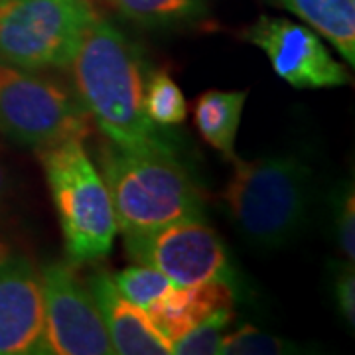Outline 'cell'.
Returning <instances> with one entry per match:
<instances>
[{
	"mask_svg": "<svg viewBox=\"0 0 355 355\" xmlns=\"http://www.w3.org/2000/svg\"><path fill=\"white\" fill-rule=\"evenodd\" d=\"M77 101L107 140L132 153H174L144 111L146 64L139 46L93 18L71 60Z\"/></svg>",
	"mask_w": 355,
	"mask_h": 355,
	"instance_id": "1",
	"label": "cell"
},
{
	"mask_svg": "<svg viewBox=\"0 0 355 355\" xmlns=\"http://www.w3.org/2000/svg\"><path fill=\"white\" fill-rule=\"evenodd\" d=\"M223 202L245 241L263 251L300 237L314 205V174L288 154L243 160L235 156Z\"/></svg>",
	"mask_w": 355,
	"mask_h": 355,
	"instance_id": "2",
	"label": "cell"
},
{
	"mask_svg": "<svg viewBox=\"0 0 355 355\" xmlns=\"http://www.w3.org/2000/svg\"><path fill=\"white\" fill-rule=\"evenodd\" d=\"M99 166L125 237L203 217L200 190L174 153H132L107 142Z\"/></svg>",
	"mask_w": 355,
	"mask_h": 355,
	"instance_id": "3",
	"label": "cell"
},
{
	"mask_svg": "<svg viewBox=\"0 0 355 355\" xmlns=\"http://www.w3.org/2000/svg\"><path fill=\"white\" fill-rule=\"evenodd\" d=\"M38 153L60 217L67 257L73 263L107 257L119 225L111 193L85 153L83 140H67Z\"/></svg>",
	"mask_w": 355,
	"mask_h": 355,
	"instance_id": "4",
	"label": "cell"
},
{
	"mask_svg": "<svg viewBox=\"0 0 355 355\" xmlns=\"http://www.w3.org/2000/svg\"><path fill=\"white\" fill-rule=\"evenodd\" d=\"M93 18L87 0H0V64L67 67Z\"/></svg>",
	"mask_w": 355,
	"mask_h": 355,
	"instance_id": "5",
	"label": "cell"
},
{
	"mask_svg": "<svg viewBox=\"0 0 355 355\" xmlns=\"http://www.w3.org/2000/svg\"><path fill=\"white\" fill-rule=\"evenodd\" d=\"M87 114L64 87L30 69L0 64V135L44 150L83 140Z\"/></svg>",
	"mask_w": 355,
	"mask_h": 355,
	"instance_id": "6",
	"label": "cell"
},
{
	"mask_svg": "<svg viewBox=\"0 0 355 355\" xmlns=\"http://www.w3.org/2000/svg\"><path fill=\"white\" fill-rule=\"evenodd\" d=\"M125 247L135 261L158 268L174 284L231 279L227 249L203 217L125 237Z\"/></svg>",
	"mask_w": 355,
	"mask_h": 355,
	"instance_id": "7",
	"label": "cell"
},
{
	"mask_svg": "<svg viewBox=\"0 0 355 355\" xmlns=\"http://www.w3.org/2000/svg\"><path fill=\"white\" fill-rule=\"evenodd\" d=\"M44 300V354H114L101 312L87 286L64 263L46 265L40 272Z\"/></svg>",
	"mask_w": 355,
	"mask_h": 355,
	"instance_id": "8",
	"label": "cell"
},
{
	"mask_svg": "<svg viewBox=\"0 0 355 355\" xmlns=\"http://www.w3.org/2000/svg\"><path fill=\"white\" fill-rule=\"evenodd\" d=\"M243 38L265 51L272 71L296 89L340 87L349 73L338 64L316 30L288 18L261 16Z\"/></svg>",
	"mask_w": 355,
	"mask_h": 355,
	"instance_id": "9",
	"label": "cell"
},
{
	"mask_svg": "<svg viewBox=\"0 0 355 355\" xmlns=\"http://www.w3.org/2000/svg\"><path fill=\"white\" fill-rule=\"evenodd\" d=\"M44 354L40 272L24 257L0 259V355Z\"/></svg>",
	"mask_w": 355,
	"mask_h": 355,
	"instance_id": "10",
	"label": "cell"
},
{
	"mask_svg": "<svg viewBox=\"0 0 355 355\" xmlns=\"http://www.w3.org/2000/svg\"><path fill=\"white\" fill-rule=\"evenodd\" d=\"M89 292L101 312L114 354L121 355H168L170 343L154 328L146 310L128 302L116 291L113 277L99 272L89 279Z\"/></svg>",
	"mask_w": 355,
	"mask_h": 355,
	"instance_id": "11",
	"label": "cell"
},
{
	"mask_svg": "<svg viewBox=\"0 0 355 355\" xmlns=\"http://www.w3.org/2000/svg\"><path fill=\"white\" fill-rule=\"evenodd\" d=\"M233 288L227 280L200 284H174L146 314L170 347L219 308L233 306Z\"/></svg>",
	"mask_w": 355,
	"mask_h": 355,
	"instance_id": "12",
	"label": "cell"
},
{
	"mask_svg": "<svg viewBox=\"0 0 355 355\" xmlns=\"http://www.w3.org/2000/svg\"><path fill=\"white\" fill-rule=\"evenodd\" d=\"M247 91H221L211 89L198 97L193 105V121L202 139L221 156L233 160L235 139L241 125Z\"/></svg>",
	"mask_w": 355,
	"mask_h": 355,
	"instance_id": "13",
	"label": "cell"
},
{
	"mask_svg": "<svg viewBox=\"0 0 355 355\" xmlns=\"http://www.w3.org/2000/svg\"><path fill=\"white\" fill-rule=\"evenodd\" d=\"M304 20L330 42L349 65L355 64V0H272Z\"/></svg>",
	"mask_w": 355,
	"mask_h": 355,
	"instance_id": "14",
	"label": "cell"
},
{
	"mask_svg": "<svg viewBox=\"0 0 355 355\" xmlns=\"http://www.w3.org/2000/svg\"><path fill=\"white\" fill-rule=\"evenodd\" d=\"M114 12L148 28L191 24L207 12V0H105Z\"/></svg>",
	"mask_w": 355,
	"mask_h": 355,
	"instance_id": "15",
	"label": "cell"
},
{
	"mask_svg": "<svg viewBox=\"0 0 355 355\" xmlns=\"http://www.w3.org/2000/svg\"><path fill=\"white\" fill-rule=\"evenodd\" d=\"M144 111L158 127H178L188 116V103L178 83L166 69L153 71L146 77Z\"/></svg>",
	"mask_w": 355,
	"mask_h": 355,
	"instance_id": "16",
	"label": "cell"
},
{
	"mask_svg": "<svg viewBox=\"0 0 355 355\" xmlns=\"http://www.w3.org/2000/svg\"><path fill=\"white\" fill-rule=\"evenodd\" d=\"M113 282L116 291L121 292L128 302L137 304L142 310H148L156 300H160L166 292L174 286V282L168 279L164 272L142 263L114 275Z\"/></svg>",
	"mask_w": 355,
	"mask_h": 355,
	"instance_id": "17",
	"label": "cell"
},
{
	"mask_svg": "<svg viewBox=\"0 0 355 355\" xmlns=\"http://www.w3.org/2000/svg\"><path fill=\"white\" fill-rule=\"evenodd\" d=\"M233 318V306L219 308L211 316L200 322L193 330L180 338L172 345V354L178 355H216L219 354L221 340Z\"/></svg>",
	"mask_w": 355,
	"mask_h": 355,
	"instance_id": "18",
	"label": "cell"
},
{
	"mask_svg": "<svg viewBox=\"0 0 355 355\" xmlns=\"http://www.w3.org/2000/svg\"><path fill=\"white\" fill-rule=\"evenodd\" d=\"M288 352H294L291 343L253 326L225 334L219 347V354L223 355H280Z\"/></svg>",
	"mask_w": 355,
	"mask_h": 355,
	"instance_id": "19",
	"label": "cell"
},
{
	"mask_svg": "<svg viewBox=\"0 0 355 355\" xmlns=\"http://www.w3.org/2000/svg\"><path fill=\"white\" fill-rule=\"evenodd\" d=\"M334 233L338 247L345 259L354 263L355 259V193L354 184H343L336 200L334 211Z\"/></svg>",
	"mask_w": 355,
	"mask_h": 355,
	"instance_id": "20",
	"label": "cell"
},
{
	"mask_svg": "<svg viewBox=\"0 0 355 355\" xmlns=\"http://www.w3.org/2000/svg\"><path fill=\"white\" fill-rule=\"evenodd\" d=\"M334 296L342 316L354 326L355 322V277L354 265H342L334 277Z\"/></svg>",
	"mask_w": 355,
	"mask_h": 355,
	"instance_id": "21",
	"label": "cell"
},
{
	"mask_svg": "<svg viewBox=\"0 0 355 355\" xmlns=\"http://www.w3.org/2000/svg\"><path fill=\"white\" fill-rule=\"evenodd\" d=\"M6 188H8V178H6V170H4V166L0 164V203H2L4 196H6Z\"/></svg>",
	"mask_w": 355,
	"mask_h": 355,
	"instance_id": "22",
	"label": "cell"
}]
</instances>
